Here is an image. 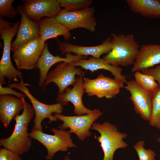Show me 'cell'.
I'll use <instances>...</instances> for the list:
<instances>
[{
  "instance_id": "6da1fadb",
  "label": "cell",
  "mask_w": 160,
  "mask_h": 160,
  "mask_svg": "<svg viewBox=\"0 0 160 160\" xmlns=\"http://www.w3.org/2000/svg\"><path fill=\"white\" fill-rule=\"evenodd\" d=\"M21 99L24 108L22 113L14 118L16 123L13 131L9 137L0 140L1 146L20 156L28 151L31 147L32 141L28 133V125L35 115L32 106L26 102L24 97Z\"/></svg>"
},
{
  "instance_id": "7a4b0ae2",
  "label": "cell",
  "mask_w": 160,
  "mask_h": 160,
  "mask_svg": "<svg viewBox=\"0 0 160 160\" xmlns=\"http://www.w3.org/2000/svg\"><path fill=\"white\" fill-rule=\"evenodd\" d=\"M20 22L14 24L8 22L0 17V39L3 41L4 47L2 56L0 61V84H6L5 79L9 81L20 82L17 79L23 80L21 72L13 65L11 59L12 41L17 33Z\"/></svg>"
},
{
  "instance_id": "3957f363",
  "label": "cell",
  "mask_w": 160,
  "mask_h": 160,
  "mask_svg": "<svg viewBox=\"0 0 160 160\" xmlns=\"http://www.w3.org/2000/svg\"><path fill=\"white\" fill-rule=\"evenodd\" d=\"M113 47L102 59L115 66H127L134 63L140 46L132 34H111Z\"/></svg>"
},
{
  "instance_id": "277c9868",
  "label": "cell",
  "mask_w": 160,
  "mask_h": 160,
  "mask_svg": "<svg viewBox=\"0 0 160 160\" xmlns=\"http://www.w3.org/2000/svg\"><path fill=\"white\" fill-rule=\"evenodd\" d=\"M91 129L97 130L100 134V136L95 137L100 143L104 153L102 160H113L114 153L117 149L128 146L124 140L127 134L118 131L116 127L110 122L93 123Z\"/></svg>"
},
{
  "instance_id": "5b68a950",
  "label": "cell",
  "mask_w": 160,
  "mask_h": 160,
  "mask_svg": "<svg viewBox=\"0 0 160 160\" xmlns=\"http://www.w3.org/2000/svg\"><path fill=\"white\" fill-rule=\"evenodd\" d=\"M29 85V84L25 83L23 80H20L19 82L8 84L9 87L20 90L28 97L35 112L32 129L42 131L43 128L41 124L42 121L46 119H49L48 122V123L56 121L57 119L55 115H53L52 113L61 114L63 111V108L61 104L58 103L47 104L40 102L33 96L26 87Z\"/></svg>"
},
{
  "instance_id": "8992f818",
  "label": "cell",
  "mask_w": 160,
  "mask_h": 160,
  "mask_svg": "<svg viewBox=\"0 0 160 160\" xmlns=\"http://www.w3.org/2000/svg\"><path fill=\"white\" fill-rule=\"evenodd\" d=\"M51 130L54 135L48 134L34 129H32L29 133L31 138L38 141L46 148L47 151L45 157L46 160H51L58 151L65 152L69 148L77 147L73 143L68 131L54 128Z\"/></svg>"
},
{
  "instance_id": "52a82bcc",
  "label": "cell",
  "mask_w": 160,
  "mask_h": 160,
  "mask_svg": "<svg viewBox=\"0 0 160 160\" xmlns=\"http://www.w3.org/2000/svg\"><path fill=\"white\" fill-rule=\"evenodd\" d=\"M103 113L98 109L93 110L89 114L77 116H65L61 114L54 113L57 119L63 122L58 127L59 129L64 130L68 128L70 133H74L81 141L90 136L89 131L94 122Z\"/></svg>"
},
{
  "instance_id": "ba28073f",
  "label": "cell",
  "mask_w": 160,
  "mask_h": 160,
  "mask_svg": "<svg viewBox=\"0 0 160 160\" xmlns=\"http://www.w3.org/2000/svg\"><path fill=\"white\" fill-rule=\"evenodd\" d=\"M83 81L87 95H95L98 98L115 97L119 93L120 89L124 86V83L120 80L106 76L101 73L95 79L84 77Z\"/></svg>"
},
{
  "instance_id": "9c48e42d",
  "label": "cell",
  "mask_w": 160,
  "mask_h": 160,
  "mask_svg": "<svg viewBox=\"0 0 160 160\" xmlns=\"http://www.w3.org/2000/svg\"><path fill=\"white\" fill-rule=\"evenodd\" d=\"M94 12L93 7L71 11L63 9L55 18L69 31L83 28L92 32L95 31L96 26Z\"/></svg>"
},
{
  "instance_id": "30bf717a",
  "label": "cell",
  "mask_w": 160,
  "mask_h": 160,
  "mask_svg": "<svg viewBox=\"0 0 160 160\" xmlns=\"http://www.w3.org/2000/svg\"><path fill=\"white\" fill-rule=\"evenodd\" d=\"M45 44L39 36L19 47L13 55L17 68L27 70L35 68Z\"/></svg>"
},
{
  "instance_id": "8fae6325",
  "label": "cell",
  "mask_w": 160,
  "mask_h": 160,
  "mask_svg": "<svg viewBox=\"0 0 160 160\" xmlns=\"http://www.w3.org/2000/svg\"><path fill=\"white\" fill-rule=\"evenodd\" d=\"M76 75L79 76H83L84 73L80 68L68 63H60L48 73L42 89L49 83L53 82L58 88V94L62 93L69 86H73L76 81Z\"/></svg>"
},
{
  "instance_id": "7c38bea8",
  "label": "cell",
  "mask_w": 160,
  "mask_h": 160,
  "mask_svg": "<svg viewBox=\"0 0 160 160\" xmlns=\"http://www.w3.org/2000/svg\"><path fill=\"white\" fill-rule=\"evenodd\" d=\"M126 84L124 87L130 93L129 99L135 112L143 120L149 121L152 108L151 93L143 89L135 80L127 81Z\"/></svg>"
},
{
  "instance_id": "4fadbf2b",
  "label": "cell",
  "mask_w": 160,
  "mask_h": 160,
  "mask_svg": "<svg viewBox=\"0 0 160 160\" xmlns=\"http://www.w3.org/2000/svg\"><path fill=\"white\" fill-rule=\"evenodd\" d=\"M26 16L38 22L43 17H55L62 10L57 0H26L22 6Z\"/></svg>"
},
{
  "instance_id": "5bb4252c",
  "label": "cell",
  "mask_w": 160,
  "mask_h": 160,
  "mask_svg": "<svg viewBox=\"0 0 160 160\" xmlns=\"http://www.w3.org/2000/svg\"><path fill=\"white\" fill-rule=\"evenodd\" d=\"M83 76L76 78L73 88L67 87L63 92L58 94L56 98L57 102L63 106L66 105L69 102H71L74 106V113L78 116L89 114L93 111L86 108L83 103L82 96L85 92Z\"/></svg>"
},
{
  "instance_id": "9a60e30c",
  "label": "cell",
  "mask_w": 160,
  "mask_h": 160,
  "mask_svg": "<svg viewBox=\"0 0 160 160\" xmlns=\"http://www.w3.org/2000/svg\"><path fill=\"white\" fill-rule=\"evenodd\" d=\"M65 57H60V56H55L49 52L47 43H45L44 49L39 59L35 68L39 70V79L38 85L40 87H43L48 71L51 67L54 64L62 62L68 63L79 60L86 59L87 57L76 55H73L71 53H66Z\"/></svg>"
},
{
  "instance_id": "2e32d148",
  "label": "cell",
  "mask_w": 160,
  "mask_h": 160,
  "mask_svg": "<svg viewBox=\"0 0 160 160\" xmlns=\"http://www.w3.org/2000/svg\"><path fill=\"white\" fill-rule=\"evenodd\" d=\"M16 9L21 18L16 38L11 44V51L13 52L22 45L40 36L38 22L29 19L24 13L22 6H18Z\"/></svg>"
},
{
  "instance_id": "e0dca14e",
  "label": "cell",
  "mask_w": 160,
  "mask_h": 160,
  "mask_svg": "<svg viewBox=\"0 0 160 160\" xmlns=\"http://www.w3.org/2000/svg\"><path fill=\"white\" fill-rule=\"evenodd\" d=\"M58 47L62 55L72 52L79 56L91 55L93 57L99 58L102 55L107 54L111 51L113 44L111 37L108 36L102 44L97 46H82L63 42L59 43Z\"/></svg>"
},
{
  "instance_id": "ac0fdd59",
  "label": "cell",
  "mask_w": 160,
  "mask_h": 160,
  "mask_svg": "<svg viewBox=\"0 0 160 160\" xmlns=\"http://www.w3.org/2000/svg\"><path fill=\"white\" fill-rule=\"evenodd\" d=\"M159 64L160 44H143L140 47L131 71L140 72Z\"/></svg>"
},
{
  "instance_id": "d6986e66",
  "label": "cell",
  "mask_w": 160,
  "mask_h": 160,
  "mask_svg": "<svg viewBox=\"0 0 160 160\" xmlns=\"http://www.w3.org/2000/svg\"><path fill=\"white\" fill-rule=\"evenodd\" d=\"M23 108L21 99L11 95H0V120L6 129Z\"/></svg>"
},
{
  "instance_id": "ffe728a7",
  "label": "cell",
  "mask_w": 160,
  "mask_h": 160,
  "mask_svg": "<svg viewBox=\"0 0 160 160\" xmlns=\"http://www.w3.org/2000/svg\"><path fill=\"white\" fill-rule=\"evenodd\" d=\"M75 66H80L81 68L89 70L93 73L99 69H104L111 73L114 78L119 80L124 83H127V76L123 75L121 73L122 68L119 66L110 64L102 58H97L93 57L88 59H82L69 63Z\"/></svg>"
},
{
  "instance_id": "44dd1931",
  "label": "cell",
  "mask_w": 160,
  "mask_h": 160,
  "mask_svg": "<svg viewBox=\"0 0 160 160\" xmlns=\"http://www.w3.org/2000/svg\"><path fill=\"white\" fill-rule=\"evenodd\" d=\"M40 28V37L44 42L47 40L57 38L59 36H63L65 41L71 36L70 31L58 22L55 17L41 19L39 22Z\"/></svg>"
},
{
  "instance_id": "7402d4cb",
  "label": "cell",
  "mask_w": 160,
  "mask_h": 160,
  "mask_svg": "<svg viewBox=\"0 0 160 160\" xmlns=\"http://www.w3.org/2000/svg\"><path fill=\"white\" fill-rule=\"evenodd\" d=\"M131 10L148 18H160V2L157 0H127Z\"/></svg>"
},
{
  "instance_id": "603a6c76",
  "label": "cell",
  "mask_w": 160,
  "mask_h": 160,
  "mask_svg": "<svg viewBox=\"0 0 160 160\" xmlns=\"http://www.w3.org/2000/svg\"><path fill=\"white\" fill-rule=\"evenodd\" d=\"M151 94L152 108L149 124L160 129V87L159 86Z\"/></svg>"
},
{
  "instance_id": "cb8c5ba5",
  "label": "cell",
  "mask_w": 160,
  "mask_h": 160,
  "mask_svg": "<svg viewBox=\"0 0 160 160\" xmlns=\"http://www.w3.org/2000/svg\"><path fill=\"white\" fill-rule=\"evenodd\" d=\"M134 76L136 81L143 89L152 93L159 87L158 83L153 76L137 71Z\"/></svg>"
},
{
  "instance_id": "d4e9b609",
  "label": "cell",
  "mask_w": 160,
  "mask_h": 160,
  "mask_svg": "<svg viewBox=\"0 0 160 160\" xmlns=\"http://www.w3.org/2000/svg\"><path fill=\"white\" fill-rule=\"evenodd\" d=\"M61 7L67 11H74L89 7L92 3L91 0H57Z\"/></svg>"
},
{
  "instance_id": "484cf974",
  "label": "cell",
  "mask_w": 160,
  "mask_h": 160,
  "mask_svg": "<svg viewBox=\"0 0 160 160\" xmlns=\"http://www.w3.org/2000/svg\"><path fill=\"white\" fill-rule=\"evenodd\" d=\"M145 144L144 141L141 140L137 142L133 146L139 160H155L156 153L150 148L146 149L144 147Z\"/></svg>"
},
{
  "instance_id": "4316f807",
  "label": "cell",
  "mask_w": 160,
  "mask_h": 160,
  "mask_svg": "<svg viewBox=\"0 0 160 160\" xmlns=\"http://www.w3.org/2000/svg\"><path fill=\"white\" fill-rule=\"evenodd\" d=\"M14 1V0H0V17H6L12 18L15 17L17 12L12 5Z\"/></svg>"
},
{
  "instance_id": "83f0119b",
  "label": "cell",
  "mask_w": 160,
  "mask_h": 160,
  "mask_svg": "<svg viewBox=\"0 0 160 160\" xmlns=\"http://www.w3.org/2000/svg\"><path fill=\"white\" fill-rule=\"evenodd\" d=\"M22 158L14 152L4 148L0 149V160H22Z\"/></svg>"
},
{
  "instance_id": "f1b7e54d",
  "label": "cell",
  "mask_w": 160,
  "mask_h": 160,
  "mask_svg": "<svg viewBox=\"0 0 160 160\" xmlns=\"http://www.w3.org/2000/svg\"><path fill=\"white\" fill-rule=\"evenodd\" d=\"M11 95L21 99L26 97L23 93L17 92L9 87H3L0 84V95Z\"/></svg>"
},
{
  "instance_id": "f546056e",
  "label": "cell",
  "mask_w": 160,
  "mask_h": 160,
  "mask_svg": "<svg viewBox=\"0 0 160 160\" xmlns=\"http://www.w3.org/2000/svg\"><path fill=\"white\" fill-rule=\"evenodd\" d=\"M141 72L143 74L153 76L160 87V65L155 68H149Z\"/></svg>"
},
{
  "instance_id": "4dcf8cb0",
  "label": "cell",
  "mask_w": 160,
  "mask_h": 160,
  "mask_svg": "<svg viewBox=\"0 0 160 160\" xmlns=\"http://www.w3.org/2000/svg\"><path fill=\"white\" fill-rule=\"evenodd\" d=\"M63 160H70V159L68 156H66L65 157Z\"/></svg>"
},
{
  "instance_id": "1f68e13d",
  "label": "cell",
  "mask_w": 160,
  "mask_h": 160,
  "mask_svg": "<svg viewBox=\"0 0 160 160\" xmlns=\"http://www.w3.org/2000/svg\"><path fill=\"white\" fill-rule=\"evenodd\" d=\"M157 141L158 142L160 143V137L157 138Z\"/></svg>"
},
{
  "instance_id": "d6a6232c",
  "label": "cell",
  "mask_w": 160,
  "mask_h": 160,
  "mask_svg": "<svg viewBox=\"0 0 160 160\" xmlns=\"http://www.w3.org/2000/svg\"><path fill=\"white\" fill-rule=\"evenodd\" d=\"M159 0L160 2V0Z\"/></svg>"
}]
</instances>
